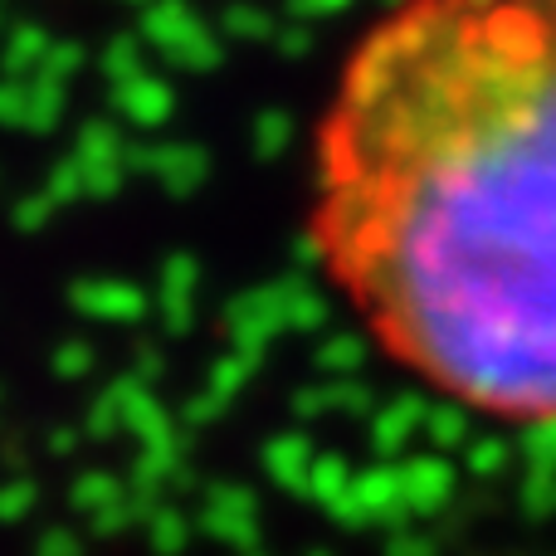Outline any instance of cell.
I'll use <instances>...</instances> for the list:
<instances>
[{
  "instance_id": "cell-1",
  "label": "cell",
  "mask_w": 556,
  "mask_h": 556,
  "mask_svg": "<svg viewBox=\"0 0 556 556\" xmlns=\"http://www.w3.org/2000/svg\"><path fill=\"white\" fill-rule=\"evenodd\" d=\"M307 240L401 371L556 430V0H395L313 132Z\"/></svg>"
}]
</instances>
